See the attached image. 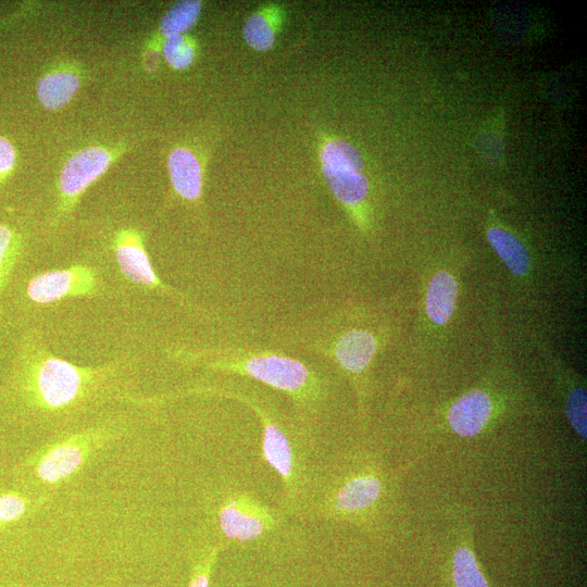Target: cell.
<instances>
[{"mask_svg": "<svg viewBox=\"0 0 587 587\" xmlns=\"http://www.w3.org/2000/svg\"><path fill=\"white\" fill-rule=\"evenodd\" d=\"M218 555V548L212 549L211 553L204 559L203 564L199 567L198 571L189 587H209L210 584V572L212 566L215 564V560Z\"/></svg>", "mask_w": 587, "mask_h": 587, "instance_id": "cell-23", "label": "cell"}, {"mask_svg": "<svg viewBox=\"0 0 587 587\" xmlns=\"http://www.w3.org/2000/svg\"><path fill=\"white\" fill-rule=\"evenodd\" d=\"M283 12L279 6L261 8L244 23L243 36L247 45L257 52H267L276 43Z\"/></svg>", "mask_w": 587, "mask_h": 587, "instance_id": "cell-13", "label": "cell"}, {"mask_svg": "<svg viewBox=\"0 0 587 587\" xmlns=\"http://www.w3.org/2000/svg\"><path fill=\"white\" fill-rule=\"evenodd\" d=\"M27 510V504L17 495H0V523L19 519Z\"/></svg>", "mask_w": 587, "mask_h": 587, "instance_id": "cell-21", "label": "cell"}, {"mask_svg": "<svg viewBox=\"0 0 587 587\" xmlns=\"http://www.w3.org/2000/svg\"><path fill=\"white\" fill-rule=\"evenodd\" d=\"M172 356L187 364L252 378L284 393L294 404L296 421L309 433L326 396L318 372L311 370L304 362L283 354L261 349L222 348L198 351L179 349Z\"/></svg>", "mask_w": 587, "mask_h": 587, "instance_id": "cell-1", "label": "cell"}, {"mask_svg": "<svg viewBox=\"0 0 587 587\" xmlns=\"http://www.w3.org/2000/svg\"><path fill=\"white\" fill-rule=\"evenodd\" d=\"M114 252L123 276L130 282L148 290L174 295L170 287L160 280L141 234L134 230L121 231L116 237Z\"/></svg>", "mask_w": 587, "mask_h": 587, "instance_id": "cell-9", "label": "cell"}, {"mask_svg": "<svg viewBox=\"0 0 587 587\" xmlns=\"http://www.w3.org/2000/svg\"><path fill=\"white\" fill-rule=\"evenodd\" d=\"M16 151L5 137L0 136V178L7 176L16 164Z\"/></svg>", "mask_w": 587, "mask_h": 587, "instance_id": "cell-22", "label": "cell"}, {"mask_svg": "<svg viewBox=\"0 0 587 587\" xmlns=\"http://www.w3.org/2000/svg\"><path fill=\"white\" fill-rule=\"evenodd\" d=\"M495 415L491 395L483 390H472L457 399L449 408V427L459 436L474 437L487 429Z\"/></svg>", "mask_w": 587, "mask_h": 587, "instance_id": "cell-10", "label": "cell"}, {"mask_svg": "<svg viewBox=\"0 0 587 587\" xmlns=\"http://www.w3.org/2000/svg\"><path fill=\"white\" fill-rule=\"evenodd\" d=\"M170 179L174 191L187 202H198L203 194V168L190 149H173L168 158Z\"/></svg>", "mask_w": 587, "mask_h": 587, "instance_id": "cell-12", "label": "cell"}, {"mask_svg": "<svg viewBox=\"0 0 587 587\" xmlns=\"http://www.w3.org/2000/svg\"><path fill=\"white\" fill-rule=\"evenodd\" d=\"M83 462L82 448L74 444H61L40 462L37 473L48 483H56L71 476Z\"/></svg>", "mask_w": 587, "mask_h": 587, "instance_id": "cell-17", "label": "cell"}, {"mask_svg": "<svg viewBox=\"0 0 587 587\" xmlns=\"http://www.w3.org/2000/svg\"><path fill=\"white\" fill-rule=\"evenodd\" d=\"M112 156L103 147H89L72 156L60 173L62 207L73 206L79 197L108 170Z\"/></svg>", "mask_w": 587, "mask_h": 587, "instance_id": "cell-8", "label": "cell"}, {"mask_svg": "<svg viewBox=\"0 0 587 587\" xmlns=\"http://www.w3.org/2000/svg\"><path fill=\"white\" fill-rule=\"evenodd\" d=\"M319 155L323 177L332 194L360 219L370 193L364 158L353 144L339 139L324 141Z\"/></svg>", "mask_w": 587, "mask_h": 587, "instance_id": "cell-5", "label": "cell"}, {"mask_svg": "<svg viewBox=\"0 0 587 587\" xmlns=\"http://www.w3.org/2000/svg\"><path fill=\"white\" fill-rule=\"evenodd\" d=\"M221 532L227 539L241 543L254 542L279 527L276 511L245 493L233 492L224 498L218 509Z\"/></svg>", "mask_w": 587, "mask_h": 587, "instance_id": "cell-6", "label": "cell"}, {"mask_svg": "<svg viewBox=\"0 0 587 587\" xmlns=\"http://www.w3.org/2000/svg\"><path fill=\"white\" fill-rule=\"evenodd\" d=\"M456 521L452 557L454 587H491L474 553L472 523L467 516H460Z\"/></svg>", "mask_w": 587, "mask_h": 587, "instance_id": "cell-11", "label": "cell"}, {"mask_svg": "<svg viewBox=\"0 0 587 587\" xmlns=\"http://www.w3.org/2000/svg\"><path fill=\"white\" fill-rule=\"evenodd\" d=\"M487 240L506 267L517 277H526L530 269V257L515 235L505 229L492 227L487 230Z\"/></svg>", "mask_w": 587, "mask_h": 587, "instance_id": "cell-16", "label": "cell"}, {"mask_svg": "<svg viewBox=\"0 0 587 587\" xmlns=\"http://www.w3.org/2000/svg\"><path fill=\"white\" fill-rule=\"evenodd\" d=\"M20 255V245L14 231L0 224V293L14 271Z\"/></svg>", "mask_w": 587, "mask_h": 587, "instance_id": "cell-19", "label": "cell"}, {"mask_svg": "<svg viewBox=\"0 0 587 587\" xmlns=\"http://www.w3.org/2000/svg\"><path fill=\"white\" fill-rule=\"evenodd\" d=\"M81 80L72 71H56L47 74L37 84V97L47 110L65 107L80 89Z\"/></svg>", "mask_w": 587, "mask_h": 587, "instance_id": "cell-15", "label": "cell"}, {"mask_svg": "<svg viewBox=\"0 0 587 587\" xmlns=\"http://www.w3.org/2000/svg\"><path fill=\"white\" fill-rule=\"evenodd\" d=\"M458 296V283L452 273L440 271L431 280L427 293V312L436 326H445L453 317Z\"/></svg>", "mask_w": 587, "mask_h": 587, "instance_id": "cell-14", "label": "cell"}, {"mask_svg": "<svg viewBox=\"0 0 587 587\" xmlns=\"http://www.w3.org/2000/svg\"><path fill=\"white\" fill-rule=\"evenodd\" d=\"M98 289L99 280L94 269L73 266L34 277L28 284L27 294L33 303L48 305L65 298L92 296Z\"/></svg>", "mask_w": 587, "mask_h": 587, "instance_id": "cell-7", "label": "cell"}, {"mask_svg": "<svg viewBox=\"0 0 587 587\" xmlns=\"http://www.w3.org/2000/svg\"><path fill=\"white\" fill-rule=\"evenodd\" d=\"M202 9L203 3L196 0H185L173 5L160 22V33L166 39L173 35H184L195 26Z\"/></svg>", "mask_w": 587, "mask_h": 587, "instance_id": "cell-18", "label": "cell"}, {"mask_svg": "<svg viewBox=\"0 0 587 587\" xmlns=\"http://www.w3.org/2000/svg\"><path fill=\"white\" fill-rule=\"evenodd\" d=\"M389 491V479L372 462H337L312 474L303 515L365 527L378 519Z\"/></svg>", "mask_w": 587, "mask_h": 587, "instance_id": "cell-2", "label": "cell"}, {"mask_svg": "<svg viewBox=\"0 0 587 587\" xmlns=\"http://www.w3.org/2000/svg\"><path fill=\"white\" fill-rule=\"evenodd\" d=\"M296 344L335 362L353 381L359 402L365 403L364 377L379 349L376 334L364 328L348 329L329 336L316 332L311 336H297Z\"/></svg>", "mask_w": 587, "mask_h": 587, "instance_id": "cell-4", "label": "cell"}, {"mask_svg": "<svg viewBox=\"0 0 587 587\" xmlns=\"http://www.w3.org/2000/svg\"><path fill=\"white\" fill-rule=\"evenodd\" d=\"M21 356L24 389L35 405L48 410L77 404L109 371L73 365L40 345H31Z\"/></svg>", "mask_w": 587, "mask_h": 587, "instance_id": "cell-3", "label": "cell"}, {"mask_svg": "<svg viewBox=\"0 0 587 587\" xmlns=\"http://www.w3.org/2000/svg\"><path fill=\"white\" fill-rule=\"evenodd\" d=\"M162 53L168 64L176 70L189 68L196 57L195 44L185 35L167 37Z\"/></svg>", "mask_w": 587, "mask_h": 587, "instance_id": "cell-20", "label": "cell"}]
</instances>
